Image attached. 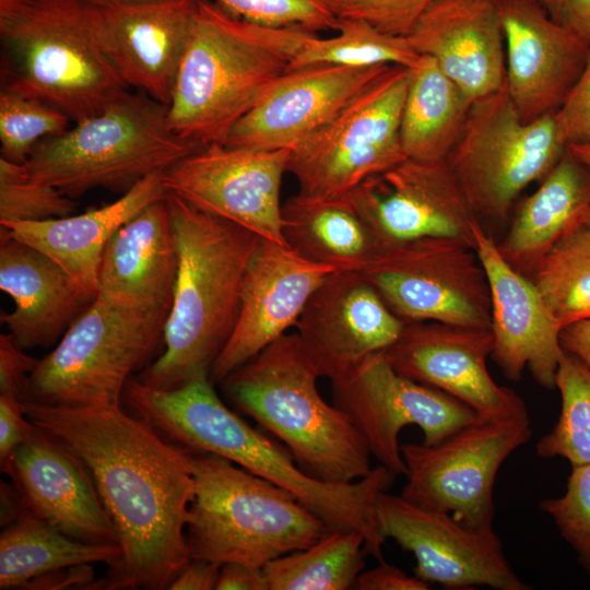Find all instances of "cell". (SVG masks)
<instances>
[{
  "mask_svg": "<svg viewBox=\"0 0 590 590\" xmlns=\"http://www.w3.org/2000/svg\"><path fill=\"white\" fill-rule=\"evenodd\" d=\"M405 322L362 271H334L312 293L295 328L319 376L334 380L393 344Z\"/></svg>",
  "mask_w": 590,
  "mask_h": 590,
  "instance_id": "d6986e66",
  "label": "cell"
},
{
  "mask_svg": "<svg viewBox=\"0 0 590 590\" xmlns=\"http://www.w3.org/2000/svg\"><path fill=\"white\" fill-rule=\"evenodd\" d=\"M95 7L102 8V7H108V5H115V4H121V3H128V2H134L140 0H84Z\"/></svg>",
  "mask_w": 590,
  "mask_h": 590,
  "instance_id": "11a10c76",
  "label": "cell"
},
{
  "mask_svg": "<svg viewBox=\"0 0 590 590\" xmlns=\"http://www.w3.org/2000/svg\"><path fill=\"white\" fill-rule=\"evenodd\" d=\"M220 564L203 559H190L172 581L170 590L215 589Z\"/></svg>",
  "mask_w": 590,
  "mask_h": 590,
  "instance_id": "681fc988",
  "label": "cell"
},
{
  "mask_svg": "<svg viewBox=\"0 0 590 590\" xmlns=\"http://www.w3.org/2000/svg\"><path fill=\"white\" fill-rule=\"evenodd\" d=\"M178 270L163 340L165 351L137 377L173 389L211 368L236 326L245 273L261 238L167 192Z\"/></svg>",
  "mask_w": 590,
  "mask_h": 590,
  "instance_id": "3957f363",
  "label": "cell"
},
{
  "mask_svg": "<svg viewBox=\"0 0 590 590\" xmlns=\"http://www.w3.org/2000/svg\"><path fill=\"white\" fill-rule=\"evenodd\" d=\"M333 404L363 435L378 464L405 474L399 436L408 425L434 445L482 416L458 399L398 373L382 352L331 380Z\"/></svg>",
  "mask_w": 590,
  "mask_h": 590,
  "instance_id": "5bb4252c",
  "label": "cell"
},
{
  "mask_svg": "<svg viewBox=\"0 0 590 590\" xmlns=\"http://www.w3.org/2000/svg\"><path fill=\"white\" fill-rule=\"evenodd\" d=\"M365 538L356 530H329L308 547L262 568L267 590H347L365 567Z\"/></svg>",
  "mask_w": 590,
  "mask_h": 590,
  "instance_id": "836d02e7",
  "label": "cell"
},
{
  "mask_svg": "<svg viewBox=\"0 0 590 590\" xmlns=\"http://www.w3.org/2000/svg\"><path fill=\"white\" fill-rule=\"evenodd\" d=\"M554 117L567 146L590 144V47L581 74Z\"/></svg>",
  "mask_w": 590,
  "mask_h": 590,
  "instance_id": "7bdbcfd3",
  "label": "cell"
},
{
  "mask_svg": "<svg viewBox=\"0 0 590 590\" xmlns=\"http://www.w3.org/2000/svg\"><path fill=\"white\" fill-rule=\"evenodd\" d=\"M410 68L391 64L335 117L292 151L299 192L337 197L406 158L400 140Z\"/></svg>",
  "mask_w": 590,
  "mask_h": 590,
  "instance_id": "8fae6325",
  "label": "cell"
},
{
  "mask_svg": "<svg viewBox=\"0 0 590 590\" xmlns=\"http://www.w3.org/2000/svg\"><path fill=\"white\" fill-rule=\"evenodd\" d=\"M34 429L35 425L27 417L22 400L0 393V465L31 438Z\"/></svg>",
  "mask_w": 590,
  "mask_h": 590,
  "instance_id": "f6af8a7d",
  "label": "cell"
},
{
  "mask_svg": "<svg viewBox=\"0 0 590 590\" xmlns=\"http://www.w3.org/2000/svg\"><path fill=\"white\" fill-rule=\"evenodd\" d=\"M384 245L426 237L461 240L475 249L469 208L446 161L406 157L351 191Z\"/></svg>",
  "mask_w": 590,
  "mask_h": 590,
  "instance_id": "e0dca14e",
  "label": "cell"
},
{
  "mask_svg": "<svg viewBox=\"0 0 590 590\" xmlns=\"http://www.w3.org/2000/svg\"><path fill=\"white\" fill-rule=\"evenodd\" d=\"M375 514L381 534L414 555V576L427 583L451 590L530 589L509 565L493 529L468 527L387 491L377 497Z\"/></svg>",
  "mask_w": 590,
  "mask_h": 590,
  "instance_id": "2e32d148",
  "label": "cell"
},
{
  "mask_svg": "<svg viewBox=\"0 0 590 590\" xmlns=\"http://www.w3.org/2000/svg\"><path fill=\"white\" fill-rule=\"evenodd\" d=\"M215 590H267L262 569L240 563L221 566Z\"/></svg>",
  "mask_w": 590,
  "mask_h": 590,
  "instance_id": "f907efd6",
  "label": "cell"
},
{
  "mask_svg": "<svg viewBox=\"0 0 590 590\" xmlns=\"http://www.w3.org/2000/svg\"><path fill=\"white\" fill-rule=\"evenodd\" d=\"M164 172L146 176L116 201L81 214L46 221L0 223V233L56 261L92 302L98 290L104 250L114 234L149 204L166 198Z\"/></svg>",
  "mask_w": 590,
  "mask_h": 590,
  "instance_id": "83f0119b",
  "label": "cell"
},
{
  "mask_svg": "<svg viewBox=\"0 0 590 590\" xmlns=\"http://www.w3.org/2000/svg\"><path fill=\"white\" fill-rule=\"evenodd\" d=\"M491 328L438 321H406L382 354L401 375L436 388L485 417L528 414L523 400L491 376Z\"/></svg>",
  "mask_w": 590,
  "mask_h": 590,
  "instance_id": "ac0fdd59",
  "label": "cell"
},
{
  "mask_svg": "<svg viewBox=\"0 0 590 590\" xmlns=\"http://www.w3.org/2000/svg\"><path fill=\"white\" fill-rule=\"evenodd\" d=\"M473 234L491 291L492 358L509 380H519L528 369L540 386L554 389L565 354L560 327L530 279L502 257L494 237L480 222Z\"/></svg>",
  "mask_w": 590,
  "mask_h": 590,
  "instance_id": "cb8c5ba5",
  "label": "cell"
},
{
  "mask_svg": "<svg viewBox=\"0 0 590 590\" xmlns=\"http://www.w3.org/2000/svg\"><path fill=\"white\" fill-rule=\"evenodd\" d=\"M311 34L253 23L200 0L168 105L170 128L202 145L226 144Z\"/></svg>",
  "mask_w": 590,
  "mask_h": 590,
  "instance_id": "277c9868",
  "label": "cell"
},
{
  "mask_svg": "<svg viewBox=\"0 0 590 590\" xmlns=\"http://www.w3.org/2000/svg\"><path fill=\"white\" fill-rule=\"evenodd\" d=\"M70 121L67 114L46 102L1 88V157L25 163L40 139L62 134Z\"/></svg>",
  "mask_w": 590,
  "mask_h": 590,
  "instance_id": "74e56055",
  "label": "cell"
},
{
  "mask_svg": "<svg viewBox=\"0 0 590 590\" xmlns=\"http://www.w3.org/2000/svg\"><path fill=\"white\" fill-rule=\"evenodd\" d=\"M405 321L491 328L486 273L475 249L447 237L386 246L362 271Z\"/></svg>",
  "mask_w": 590,
  "mask_h": 590,
  "instance_id": "4fadbf2b",
  "label": "cell"
},
{
  "mask_svg": "<svg viewBox=\"0 0 590 590\" xmlns=\"http://www.w3.org/2000/svg\"><path fill=\"white\" fill-rule=\"evenodd\" d=\"M334 271L261 238L245 273L236 326L211 368L210 379L221 382L296 327L312 293Z\"/></svg>",
  "mask_w": 590,
  "mask_h": 590,
  "instance_id": "ffe728a7",
  "label": "cell"
},
{
  "mask_svg": "<svg viewBox=\"0 0 590 590\" xmlns=\"http://www.w3.org/2000/svg\"><path fill=\"white\" fill-rule=\"evenodd\" d=\"M28 512L66 535L120 544L86 465L59 439L35 425L33 435L1 464Z\"/></svg>",
  "mask_w": 590,
  "mask_h": 590,
  "instance_id": "7402d4cb",
  "label": "cell"
},
{
  "mask_svg": "<svg viewBox=\"0 0 590 590\" xmlns=\"http://www.w3.org/2000/svg\"><path fill=\"white\" fill-rule=\"evenodd\" d=\"M532 435L528 414L481 417L434 445L403 444L406 483L401 496L492 530L493 489L503 462Z\"/></svg>",
  "mask_w": 590,
  "mask_h": 590,
  "instance_id": "7c38bea8",
  "label": "cell"
},
{
  "mask_svg": "<svg viewBox=\"0 0 590 590\" xmlns=\"http://www.w3.org/2000/svg\"><path fill=\"white\" fill-rule=\"evenodd\" d=\"M191 463L194 493L186 527L190 559L262 569L329 531L291 492L223 457L191 451Z\"/></svg>",
  "mask_w": 590,
  "mask_h": 590,
  "instance_id": "52a82bcc",
  "label": "cell"
},
{
  "mask_svg": "<svg viewBox=\"0 0 590 590\" xmlns=\"http://www.w3.org/2000/svg\"><path fill=\"white\" fill-rule=\"evenodd\" d=\"M547 15L590 45V0H535Z\"/></svg>",
  "mask_w": 590,
  "mask_h": 590,
  "instance_id": "7dc6e473",
  "label": "cell"
},
{
  "mask_svg": "<svg viewBox=\"0 0 590 590\" xmlns=\"http://www.w3.org/2000/svg\"><path fill=\"white\" fill-rule=\"evenodd\" d=\"M291 151L208 144L165 170L163 182L199 210L287 246L280 193Z\"/></svg>",
  "mask_w": 590,
  "mask_h": 590,
  "instance_id": "9a60e30c",
  "label": "cell"
},
{
  "mask_svg": "<svg viewBox=\"0 0 590 590\" xmlns=\"http://www.w3.org/2000/svg\"><path fill=\"white\" fill-rule=\"evenodd\" d=\"M168 311H144L96 296L39 359L21 400L68 408L120 406L131 375L163 338Z\"/></svg>",
  "mask_w": 590,
  "mask_h": 590,
  "instance_id": "9c48e42d",
  "label": "cell"
},
{
  "mask_svg": "<svg viewBox=\"0 0 590 590\" xmlns=\"http://www.w3.org/2000/svg\"><path fill=\"white\" fill-rule=\"evenodd\" d=\"M2 88L46 102L74 123L127 91L102 37L99 9L84 0H33L0 22Z\"/></svg>",
  "mask_w": 590,
  "mask_h": 590,
  "instance_id": "8992f818",
  "label": "cell"
},
{
  "mask_svg": "<svg viewBox=\"0 0 590 590\" xmlns=\"http://www.w3.org/2000/svg\"><path fill=\"white\" fill-rule=\"evenodd\" d=\"M589 208L590 165L567 148L540 187L521 201L497 248L516 271L527 276L559 239L583 224Z\"/></svg>",
  "mask_w": 590,
  "mask_h": 590,
  "instance_id": "f546056e",
  "label": "cell"
},
{
  "mask_svg": "<svg viewBox=\"0 0 590 590\" xmlns=\"http://www.w3.org/2000/svg\"><path fill=\"white\" fill-rule=\"evenodd\" d=\"M283 235L300 257L335 271H363L384 249L351 192H298L282 205Z\"/></svg>",
  "mask_w": 590,
  "mask_h": 590,
  "instance_id": "4dcf8cb0",
  "label": "cell"
},
{
  "mask_svg": "<svg viewBox=\"0 0 590 590\" xmlns=\"http://www.w3.org/2000/svg\"><path fill=\"white\" fill-rule=\"evenodd\" d=\"M33 0H0V22L17 15Z\"/></svg>",
  "mask_w": 590,
  "mask_h": 590,
  "instance_id": "f5cc1de1",
  "label": "cell"
},
{
  "mask_svg": "<svg viewBox=\"0 0 590 590\" xmlns=\"http://www.w3.org/2000/svg\"><path fill=\"white\" fill-rule=\"evenodd\" d=\"M202 146L170 128L168 106L125 91L99 114L40 141L24 165L35 181L75 199L95 188L125 193Z\"/></svg>",
  "mask_w": 590,
  "mask_h": 590,
  "instance_id": "ba28073f",
  "label": "cell"
},
{
  "mask_svg": "<svg viewBox=\"0 0 590 590\" xmlns=\"http://www.w3.org/2000/svg\"><path fill=\"white\" fill-rule=\"evenodd\" d=\"M406 38L472 103L506 84L505 39L495 0H440Z\"/></svg>",
  "mask_w": 590,
  "mask_h": 590,
  "instance_id": "484cf974",
  "label": "cell"
},
{
  "mask_svg": "<svg viewBox=\"0 0 590 590\" xmlns=\"http://www.w3.org/2000/svg\"><path fill=\"white\" fill-rule=\"evenodd\" d=\"M0 288L14 302L0 320L24 350L54 345L91 303L56 261L3 233Z\"/></svg>",
  "mask_w": 590,
  "mask_h": 590,
  "instance_id": "f1b7e54d",
  "label": "cell"
},
{
  "mask_svg": "<svg viewBox=\"0 0 590 590\" xmlns=\"http://www.w3.org/2000/svg\"><path fill=\"white\" fill-rule=\"evenodd\" d=\"M74 199L32 179L24 163L0 156V223L46 221L74 213Z\"/></svg>",
  "mask_w": 590,
  "mask_h": 590,
  "instance_id": "f35d334b",
  "label": "cell"
},
{
  "mask_svg": "<svg viewBox=\"0 0 590 590\" xmlns=\"http://www.w3.org/2000/svg\"><path fill=\"white\" fill-rule=\"evenodd\" d=\"M31 422L88 469L119 535L118 568L95 589H168L190 560L186 540L194 493L191 451L120 406L24 404Z\"/></svg>",
  "mask_w": 590,
  "mask_h": 590,
  "instance_id": "6da1fadb",
  "label": "cell"
},
{
  "mask_svg": "<svg viewBox=\"0 0 590 590\" xmlns=\"http://www.w3.org/2000/svg\"><path fill=\"white\" fill-rule=\"evenodd\" d=\"M400 140L406 157L446 161L456 145L472 102L429 56L410 68Z\"/></svg>",
  "mask_w": 590,
  "mask_h": 590,
  "instance_id": "1f68e13d",
  "label": "cell"
},
{
  "mask_svg": "<svg viewBox=\"0 0 590 590\" xmlns=\"http://www.w3.org/2000/svg\"><path fill=\"white\" fill-rule=\"evenodd\" d=\"M540 508L553 519L590 578V463L571 465L565 493L542 500Z\"/></svg>",
  "mask_w": 590,
  "mask_h": 590,
  "instance_id": "ab89813d",
  "label": "cell"
},
{
  "mask_svg": "<svg viewBox=\"0 0 590 590\" xmlns=\"http://www.w3.org/2000/svg\"><path fill=\"white\" fill-rule=\"evenodd\" d=\"M25 351L9 332L0 334V393L21 399L24 386L39 361Z\"/></svg>",
  "mask_w": 590,
  "mask_h": 590,
  "instance_id": "ee69618b",
  "label": "cell"
},
{
  "mask_svg": "<svg viewBox=\"0 0 590 590\" xmlns=\"http://www.w3.org/2000/svg\"><path fill=\"white\" fill-rule=\"evenodd\" d=\"M231 13L268 26H296L310 32L338 31L331 0H215Z\"/></svg>",
  "mask_w": 590,
  "mask_h": 590,
  "instance_id": "60d3db41",
  "label": "cell"
},
{
  "mask_svg": "<svg viewBox=\"0 0 590 590\" xmlns=\"http://www.w3.org/2000/svg\"><path fill=\"white\" fill-rule=\"evenodd\" d=\"M567 148L577 158L590 165V144H569Z\"/></svg>",
  "mask_w": 590,
  "mask_h": 590,
  "instance_id": "db71d44e",
  "label": "cell"
},
{
  "mask_svg": "<svg viewBox=\"0 0 590 590\" xmlns=\"http://www.w3.org/2000/svg\"><path fill=\"white\" fill-rule=\"evenodd\" d=\"M440 0H331L335 15L368 22L379 31L409 36L424 13Z\"/></svg>",
  "mask_w": 590,
  "mask_h": 590,
  "instance_id": "b9f144b4",
  "label": "cell"
},
{
  "mask_svg": "<svg viewBox=\"0 0 590 590\" xmlns=\"http://www.w3.org/2000/svg\"><path fill=\"white\" fill-rule=\"evenodd\" d=\"M554 115L524 123L506 84L471 104L446 162L481 225L505 221L521 192L543 180L566 152Z\"/></svg>",
  "mask_w": 590,
  "mask_h": 590,
  "instance_id": "30bf717a",
  "label": "cell"
},
{
  "mask_svg": "<svg viewBox=\"0 0 590 590\" xmlns=\"http://www.w3.org/2000/svg\"><path fill=\"white\" fill-rule=\"evenodd\" d=\"M339 34L319 38L311 34L303 43L288 70L316 64L414 67L421 58L404 36L384 33L368 22L341 19Z\"/></svg>",
  "mask_w": 590,
  "mask_h": 590,
  "instance_id": "d590c367",
  "label": "cell"
},
{
  "mask_svg": "<svg viewBox=\"0 0 590 590\" xmlns=\"http://www.w3.org/2000/svg\"><path fill=\"white\" fill-rule=\"evenodd\" d=\"M583 225L590 231V208L583 216Z\"/></svg>",
  "mask_w": 590,
  "mask_h": 590,
  "instance_id": "9f6ffc18",
  "label": "cell"
},
{
  "mask_svg": "<svg viewBox=\"0 0 590 590\" xmlns=\"http://www.w3.org/2000/svg\"><path fill=\"white\" fill-rule=\"evenodd\" d=\"M177 270V239L164 198L145 206L110 238L96 296L130 309L169 311Z\"/></svg>",
  "mask_w": 590,
  "mask_h": 590,
  "instance_id": "4316f807",
  "label": "cell"
},
{
  "mask_svg": "<svg viewBox=\"0 0 590 590\" xmlns=\"http://www.w3.org/2000/svg\"><path fill=\"white\" fill-rule=\"evenodd\" d=\"M122 555L120 544L76 541L24 510L0 534V589H22L37 576L82 564L103 563L111 571Z\"/></svg>",
  "mask_w": 590,
  "mask_h": 590,
  "instance_id": "d6a6232c",
  "label": "cell"
},
{
  "mask_svg": "<svg viewBox=\"0 0 590 590\" xmlns=\"http://www.w3.org/2000/svg\"><path fill=\"white\" fill-rule=\"evenodd\" d=\"M505 39L506 87L519 118L555 113L581 74L590 45L535 0H495Z\"/></svg>",
  "mask_w": 590,
  "mask_h": 590,
  "instance_id": "44dd1931",
  "label": "cell"
},
{
  "mask_svg": "<svg viewBox=\"0 0 590 590\" xmlns=\"http://www.w3.org/2000/svg\"><path fill=\"white\" fill-rule=\"evenodd\" d=\"M354 588L358 590H427L429 583L416 576H409L400 568L382 560L368 570H363Z\"/></svg>",
  "mask_w": 590,
  "mask_h": 590,
  "instance_id": "bcb514c9",
  "label": "cell"
},
{
  "mask_svg": "<svg viewBox=\"0 0 590 590\" xmlns=\"http://www.w3.org/2000/svg\"><path fill=\"white\" fill-rule=\"evenodd\" d=\"M210 376H198L173 389H156L129 380L123 398L134 414L149 421L172 442L193 452L223 457L291 492L317 515L329 530H356L365 538L366 553L382 562L376 499L389 489L396 474L377 464L350 483L318 480L305 472L292 452L251 427L220 398Z\"/></svg>",
  "mask_w": 590,
  "mask_h": 590,
  "instance_id": "7a4b0ae2",
  "label": "cell"
},
{
  "mask_svg": "<svg viewBox=\"0 0 590 590\" xmlns=\"http://www.w3.org/2000/svg\"><path fill=\"white\" fill-rule=\"evenodd\" d=\"M92 565H75L43 574L27 581L22 589H94L97 579Z\"/></svg>",
  "mask_w": 590,
  "mask_h": 590,
  "instance_id": "c3c4849f",
  "label": "cell"
},
{
  "mask_svg": "<svg viewBox=\"0 0 590 590\" xmlns=\"http://www.w3.org/2000/svg\"><path fill=\"white\" fill-rule=\"evenodd\" d=\"M527 276L560 329L590 319V231L569 232Z\"/></svg>",
  "mask_w": 590,
  "mask_h": 590,
  "instance_id": "e575fe53",
  "label": "cell"
},
{
  "mask_svg": "<svg viewBox=\"0 0 590 590\" xmlns=\"http://www.w3.org/2000/svg\"><path fill=\"white\" fill-rule=\"evenodd\" d=\"M391 64H316L288 70L233 128L225 145L293 150L335 117Z\"/></svg>",
  "mask_w": 590,
  "mask_h": 590,
  "instance_id": "603a6c76",
  "label": "cell"
},
{
  "mask_svg": "<svg viewBox=\"0 0 590 590\" xmlns=\"http://www.w3.org/2000/svg\"><path fill=\"white\" fill-rule=\"evenodd\" d=\"M200 0L102 7L104 48L127 86L168 106Z\"/></svg>",
  "mask_w": 590,
  "mask_h": 590,
  "instance_id": "d4e9b609",
  "label": "cell"
},
{
  "mask_svg": "<svg viewBox=\"0 0 590 590\" xmlns=\"http://www.w3.org/2000/svg\"><path fill=\"white\" fill-rule=\"evenodd\" d=\"M562 408L552 430L536 442L542 458L562 457L571 465L590 463V367L565 352L555 377Z\"/></svg>",
  "mask_w": 590,
  "mask_h": 590,
  "instance_id": "8d00e7d4",
  "label": "cell"
},
{
  "mask_svg": "<svg viewBox=\"0 0 590 590\" xmlns=\"http://www.w3.org/2000/svg\"><path fill=\"white\" fill-rule=\"evenodd\" d=\"M319 374L295 333H286L220 384L241 413L268 429L311 476L350 483L374 467L367 444L349 416L317 388Z\"/></svg>",
  "mask_w": 590,
  "mask_h": 590,
  "instance_id": "5b68a950",
  "label": "cell"
},
{
  "mask_svg": "<svg viewBox=\"0 0 590 590\" xmlns=\"http://www.w3.org/2000/svg\"><path fill=\"white\" fill-rule=\"evenodd\" d=\"M559 341L565 352L590 367V319L564 327L559 333Z\"/></svg>",
  "mask_w": 590,
  "mask_h": 590,
  "instance_id": "816d5d0a",
  "label": "cell"
}]
</instances>
